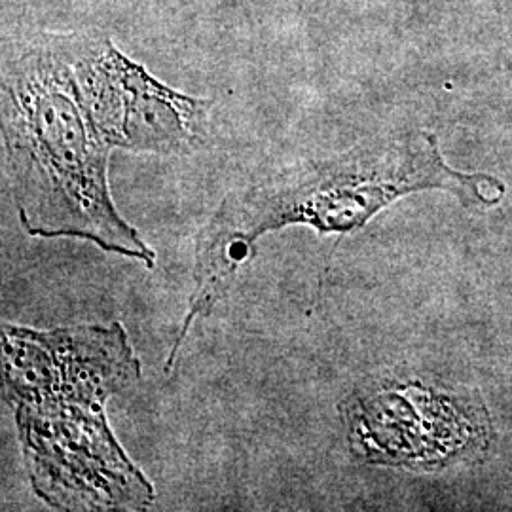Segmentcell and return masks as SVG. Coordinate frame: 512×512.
<instances>
[{
  "label": "cell",
  "mask_w": 512,
  "mask_h": 512,
  "mask_svg": "<svg viewBox=\"0 0 512 512\" xmlns=\"http://www.w3.org/2000/svg\"><path fill=\"white\" fill-rule=\"evenodd\" d=\"M4 397L35 494L57 511H147L156 492L110 431L105 406L141 380L120 323L2 325Z\"/></svg>",
  "instance_id": "1"
},
{
  "label": "cell",
  "mask_w": 512,
  "mask_h": 512,
  "mask_svg": "<svg viewBox=\"0 0 512 512\" xmlns=\"http://www.w3.org/2000/svg\"><path fill=\"white\" fill-rule=\"evenodd\" d=\"M488 175H463L444 164L437 137L425 131L370 139L325 160L287 165L234 190L205 228L196 287L169 351L179 357L194 319L209 315L232 287L239 268L255 256V241L293 224L321 234L353 232L397 198L442 188L467 203H495L480 184Z\"/></svg>",
  "instance_id": "3"
},
{
  "label": "cell",
  "mask_w": 512,
  "mask_h": 512,
  "mask_svg": "<svg viewBox=\"0 0 512 512\" xmlns=\"http://www.w3.org/2000/svg\"><path fill=\"white\" fill-rule=\"evenodd\" d=\"M2 145L4 173L29 236L86 239L154 266V251L112 202V147L82 101L65 33H35L4 48Z\"/></svg>",
  "instance_id": "2"
},
{
  "label": "cell",
  "mask_w": 512,
  "mask_h": 512,
  "mask_svg": "<svg viewBox=\"0 0 512 512\" xmlns=\"http://www.w3.org/2000/svg\"><path fill=\"white\" fill-rule=\"evenodd\" d=\"M78 90L112 148L190 154L202 147L211 101L169 88L109 37L65 33Z\"/></svg>",
  "instance_id": "4"
}]
</instances>
